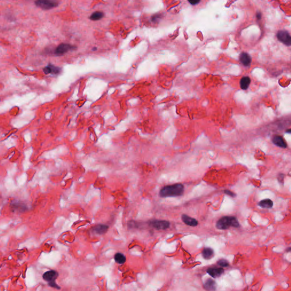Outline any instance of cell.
I'll return each instance as SVG.
<instances>
[{"mask_svg":"<svg viewBox=\"0 0 291 291\" xmlns=\"http://www.w3.org/2000/svg\"><path fill=\"white\" fill-rule=\"evenodd\" d=\"M43 72L46 75H48L50 73L52 74H58L61 71V68L59 67H55L52 65H49L47 67H44L43 69Z\"/></svg>","mask_w":291,"mask_h":291,"instance_id":"obj_9","label":"cell"},{"mask_svg":"<svg viewBox=\"0 0 291 291\" xmlns=\"http://www.w3.org/2000/svg\"><path fill=\"white\" fill-rule=\"evenodd\" d=\"M216 227L218 229L226 230L230 227H238L239 223L236 217L233 216H225L221 218L217 222Z\"/></svg>","mask_w":291,"mask_h":291,"instance_id":"obj_2","label":"cell"},{"mask_svg":"<svg viewBox=\"0 0 291 291\" xmlns=\"http://www.w3.org/2000/svg\"><path fill=\"white\" fill-rule=\"evenodd\" d=\"M251 83V80L248 76L243 77L240 81V87L241 89L243 90H246L249 87V85Z\"/></svg>","mask_w":291,"mask_h":291,"instance_id":"obj_13","label":"cell"},{"mask_svg":"<svg viewBox=\"0 0 291 291\" xmlns=\"http://www.w3.org/2000/svg\"><path fill=\"white\" fill-rule=\"evenodd\" d=\"M104 16L103 13L101 11L94 12L90 17V19L92 21H98L101 19Z\"/></svg>","mask_w":291,"mask_h":291,"instance_id":"obj_18","label":"cell"},{"mask_svg":"<svg viewBox=\"0 0 291 291\" xmlns=\"http://www.w3.org/2000/svg\"><path fill=\"white\" fill-rule=\"evenodd\" d=\"M58 276V273L56 271H54V270H51V271H47L43 275V279L45 281H46L47 282L49 283L50 286H52V284L53 283L54 287H58L55 284V280L56 279Z\"/></svg>","mask_w":291,"mask_h":291,"instance_id":"obj_4","label":"cell"},{"mask_svg":"<svg viewBox=\"0 0 291 291\" xmlns=\"http://www.w3.org/2000/svg\"><path fill=\"white\" fill-rule=\"evenodd\" d=\"M224 192L225 194L230 196V197H235L236 196V194L229 190H225V191H224Z\"/></svg>","mask_w":291,"mask_h":291,"instance_id":"obj_21","label":"cell"},{"mask_svg":"<svg viewBox=\"0 0 291 291\" xmlns=\"http://www.w3.org/2000/svg\"><path fill=\"white\" fill-rule=\"evenodd\" d=\"M108 227L105 225H98L95 227L94 230L98 234H103L106 231Z\"/></svg>","mask_w":291,"mask_h":291,"instance_id":"obj_19","label":"cell"},{"mask_svg":"<svg viewBox=\"0 0 291 291\" xmlns=\"http://www.w3.org/2000/svg\"><path fill=\"white\" fill-rule=\"evenodd\" d=\"M184 191V185L179 183L165 186L161 190L159 194L162 197H177L183 195Z\"/></svg>","mask_w":291,"mask_h":291,"instance_id":"obj_1","label":"cell"},{"mask_svg":"<svg viewBox=\"0 0 291 291\" xmlns=\"http://www.w3.org/2000/svg\"><path fill=\"white\" fill-rule=\"evenodd\" d=\"M181 219L184 224L190 226H196L198 224V221L196 219L186 214H183L181 216Z\"/></svg>","mask_w":291,"mask_h":291,"instance_id":"obj_10","label":"cell"},{"mask_svg":"<svg viewBox=\"0 0 291 291\" xmlns=\"http://www.w3.org/2000/svg\"><path fill=\"white\" fill-rule=\"evenodd\" d=\"M149 224L157 230H165L170 226V223L165 220H153L149 222Z\"/></svg>","mask_w":291,"mask_h":291,"instance_id":"obj_5","label":"cell"},{"mask_svg":"<svg viewBox=\"0 0 291 291\" xmlns=\"http://www.w3.org/2000/svg\"><path fill=\"white\" fill-rule=\"evenodd\" d=\"M213 255V251L210 248H206L202 251V256L205 259H210Z\"/></svg>","mask_w":291,"mask_h":291,"instance_id":"obj_16","label":"cell"},{"mask_svg":"<svg viewBox=\"0 0 291 291\" xmlns=\"http://www.w3.org/2000/svg\"><path fill=\"white\" fill-rule=\"evenodd\" d=\"M261 13H259V12L257 13V19H260L261 18Z\"/></svg>","mask_w":291,"mask_h":291,"instance_id":"obj_24","label":"cell"},{"mask_svg":"<svg viewBox=\"0 0 291 291\" xmlns=\"http://www.w3.org/2000/svg\"><path fill=\"white\" fill-rule=\"evenodd\" d=\"M287 251H288V252H289V251H291V247H290V248L287 249Z\"/></svg>","mask_w":291,"mask_h":291,"instance_id":"obj_26","label":"cell"},{"mask_svg":"<svg viewBox=\"0 0 291 291\" xmlns=\"http://www.w3.org/2000/svg\"><path fill=\"white\" fill-rule=\"evenodd\" d=\"M96 50H97V48H96V47H95V48H93L92 50H93V51H96Z\"/></svg>","mask_w":291,"mask_h":291,"instance_id":"obj_27","label":"cell"},{"mask_svg":"<svg viewBox=\"0 0 291 291\" xmlns=\"http://www.w3.org/2000/svg\"><path fill=\"white\" fill-rule=\"evenodd\" d=\"M283 179H284V175H279V177H278V180L279 182H280V180H283Z\"/></svg>","mask_w":291,"mask_h":291,"instance_id":"obj_23","label":"cell"},{"mask_svg":"<svg viewBox=\"0 0 291 291\" xmlns=\"http://www.w3.org/2000/svg\"><path fill=\"white\" fill-rule=\"evenodd\" d=\"M204 287L208 291H215L216 288V284L214 280L209 279L206 281L204 284Z\"/></svg>","mask_w":291,"mask_h":291,"instance_id":"obj_14","label":"cell"},{"mask_svg":"<svg viewBox=\"0 0 291 291\" xmlns=\"http://www.w3.org/2000/svg\"><path fill=\"white\" fill-rule=\"evenodd\" d=\"M259 205L263 208H265V209H269V208H271L273 205H274V203L272 202V200H271L270 199H264V200H261V201H260L259 203Z\"/></svg>","mask_w":291,"mask_h":291,"instance_id":"obj_15","label":"cell"},{"mask_svg":"<svg viewBox=\"0 0 291 291\" xmlns=\"http://www.w3.org/2000/svg\"><path fill=\"white\" fill-rule=\"evenodd\" d=\"M239 60L241 63L245 66H249L251 62V58L246 52H242L239 56Z\"/></svg>","mask_w":291,"mask_h":291,"instance_id":"obj_11","label":"cell"},{"mask_svg":"<svg viewBox=\"0 0 291 291\" xmlns=\"http://www.w3.org/2000/svg\"><path fill=\"white\" fill-rule=\"evenodd\" d=\"M286 132L289 133V134H291V129L287 130L286 131Z\"/></svg>","mask_w":291,"mask_h":291,"instance_id":"obj_25","label":"cell"},{"mask_svg":"<svg viewBox=\"0 0 291 291\" xmlns=\"http://www.w3.org/2000/svg\"><path fill=\"white\" fill-rule=\"evenodd\" d=\"M272 142L277 146L281 148H286L287 144L284 139L280 135H275L272 138Z\"/></svg>","mask_w":291,"mask_h":291,"instance_id":"obj_8","label":"cell"},{"mask_svg":"<svg viewBox=\"0 0 291 291\" xmlns=\"http://www.w3.org/2000/svg\"><path fill=\"white\" fill-rule=\"evenodd\" d=\"M75 48H76V47H74L73 46H71L69 44L66 43H62L57 47V48L55 50V53L58 55H62L68 52L69 51L74 50Z\"/></svg>","mask_w":291,"mask_h":291,"instance_id":"obj_7","label":"cell"},{"mask_svg":"<svg viewBox=\"0 0 291 291\" xmlns=\"http://www.w3.org/2000/svg\"><path fill=\"white\" fill-rule=\"evenodd\" d=\"M277 38L281 42L287 46H291V36L288 32L279 31L277 34Z\"/></svg>","mask_w":291,"mask_h":291,"instance_id":"obj_6","label":"cell"},{"mask_svg":"<svg viewBox=\"0 0 291 291\" xmlns=\"http://www.w3.org/2000/svg\"><path fill=\"white\" fill-rule=\"evenodd\" d=\"M35 3L36 6L43 10H49L58 6V2L48 0H38L35 1Z\"/></svg>","mask_w":291,"mask_h":291,"instance_id":"obj_3","label":"cell"},{"mask_svg":"<svg viewBox=\"0 0 291 291\" xmlns=\"http://www.w3.org/2000/svg\"><path fill=\"white\" fill-rule=\"evenodd\" d=\"M207 272L212 277L216 278H217V277L221 276L223 274L224 269L221 268H210L208 269Z\"/></svg>","mask_w":291,"mask_h":291,"instance_id":"obj_12","label":"cell"},{"mask_svg":"<svg viewBox=\"0 0 291 291\" xmlns=\"http://www.w3.org/2000/svg\"><path fill=\"white\" fill-rule=\"evenodd\" d=\"M114 259L117 263L120 264H124L126 260L125 256L121 253H117L114 256Z\"/></svg>","mask_w":291,"mask_h":291,"instance_id":"obj_17","label":"cell"},{"mask_svg":"<svg viewBox=\"0 0 291 291\" xmlns=\"http://www.w3.org/2000/svg\"><path fill=\"white\" fill-rule=\"evenodd\" d=\"M218 264L221 267H227L228 265V263L227 260H225V259H221L218 261Z\"/></svg>","mask_w":291,"mask_h":291,"instance_id":"obj_20","label":"cell"},{"mask_svg":"<svg viewBox=\"0 0 291 291\" xmlns=\"http://www.w3.org/2000/svg\"><path fill=\"white\" fill-rule=\"evenodd\" d=\"M200 2V1H189V2L191 5H196V4Z\"/></svg>","mask_w":291,"mask_h":291,"instance_id":"obj_22","label":"cell"}]
</instances>
